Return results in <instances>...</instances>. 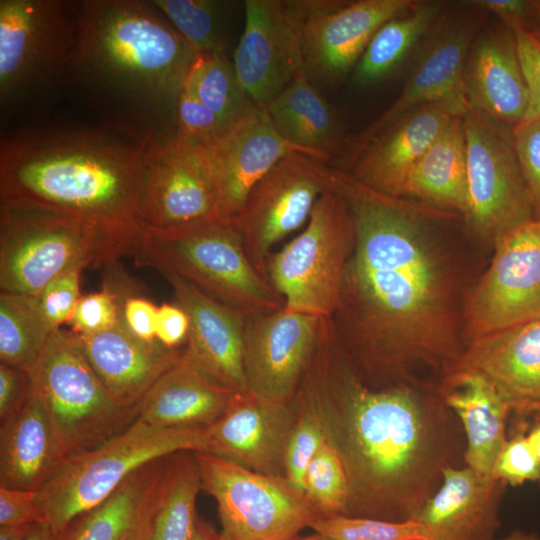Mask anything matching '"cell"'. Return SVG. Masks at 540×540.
<instances>
[{
    "instance_id": "obj_1",
    "label": "cell",
    "mask_w": 540,
    "mask_h": 540,
    "mask_svg": "<svg viewBox=\"0 0 540 540\" xmlns=\"http://www.w3.org/2000/svg\"><path fill=\"white\" fill-rule=\"evenodd\" d=\"M335 172L355 228L339 305L330 318L341 352L382 375L415 361L447 363L450 370L462 353L447 279L423 222L400 198Z\"/></svg>"
},
{
    "instance_id": "obj_2",
    "label": "cell",
    "mask_w": 540,
    "mask_h": 540,
    "mask_svg": "<svg viewBox=\"0 0 540 540\" xmlns=\"http://www.w3.org/2000/svg\"><path fill=\"white\" fill-rule=\"evenodd\" d=\"M324 322L303 380L349 484L346 516L406 521L439 488L448 464L447 413L407 386L375 390L351 370Z\"/></svg>"
},
{
    "instance_id": "obj_3",
    "label": "cell",
    "mask_w": 540,
    "mask_h": 540,
    "mask_svg": "<svg viewBox=\"0 0 540 540\" xmlns=\"http://www.w3.org/2000/svg\"><path fill=\"white\" fill-rule=\"evenodd\" d=\"M146 138L131 131L48 130L1 141L0 201L48 209L136 236Z\"/></svg>"
},
{
    "instance_id": "obj_4",
    "label": "cell",
    "mask_w": 540,
    "mask_h": 540,
    "mask_svg": "<svg viewBox=\"0 0 540 540\" xmlns=\"http://www.w3.org/2000/svg\"><path fill=\"white\" fill-rule=\"evenodd\" d=\"M197 55L152 1L86 0L61 80L129 112H175Z\"/></svg>"
},
{
    "instance_id": "obj_5",
    "label": "cell",
    "mask_w": 540,
    "mask_h": 540,
    "mask_svg": "<svg viewBox=\"0 0 540 540\" xmlns=\"http://www.w3.org/2000/svg\"><path fill=\"white\" fill-rule=\"evenodd\" d=\"M137 266L174 274L245 314L284 307L252 265L237 226L219 217L169 228L141 223L132 254Z\"/></svg>"
},
{
    "instance_id": "obj_6",
    "label": "cell",
    "mask_w": 540,
    "mask_h": 540,
    "mask_svg": "<svg viewBox=\"0 0 540 540\" xmlns=\"http://www.w3.org/2000/svg\"><path fill=\"white\" fill-rule=\"evenodd\" d=\"M137 236L37 206L0 201V290L37 296L66 272L132 254Z\"/></svg>"
},
{
    "instance_id": "obj_7",
    "label": "cell",
    "mask_w": 540,
    "mask_h": 540,
    "mask_svg": "<svg viewBox=\"0 0 540 540\" xmlns=\"http://www.w3.org/2000/svg\"><path fill=\"white\" fill-rule=\"evenodd\" d=\"M206 428H160L136 420L90 450L63 459L36 490L44 520L62 535L79 515L108 498L145 464L180 451L204 452Z\"/></svg>"
},
{
    "instance_id": "obj_8",
    "label": "cell",
    "mask_w": 540,
    "mask_h": 540,
    "mask_svg": "<svg viewBox=\"0 0 540 540\" xmlns=\"http://www.w3.org/2000/svg\"><path fill=\"white\" fill-rule=\"evenodd\" d=\"M28 373L65 458L103 444L137 420L138 406L112 396L72 332L56 329Z\"/></svg>"
},
{
    "instance_id": "obj_9",
    "label": "cell",
    "mask_w": 540,
    "mask_h": 540,
    "mask_svg": "<svg viewBox=\"0 0 540 540\" xmlns=\"http://www.w3.org/2000/svg\"><path fill=\"white\" fill-rule=\"evenodd\" d=\"M354 242L352 213L334 185L318 199L302 233L267 260L269 283L284 307L331 318Z\"/></svg>"
},
{
    "instance_id": "obj_10",
    "label": "cell",
    "mask_w": 540,
    "mask_h": 540,
    "mask_svg": "<svg viewBox=\"0 0 540 540\" xmlns=\"http://www.w3.org/2000/svg\"><path fill=\"white\" fill-rule=\"evenodd\" d=\"M202 489L216 501L222 540H295L318 516L284 476L195 452Z\"/></svg>"
},
{
    "instance_id": "obj_11",
    "label": "cell",
    "mask_w": 540,
    "mask_h": 540,
    "mask_svg": "<svg viewBox=\"0 0 540 540\" xmlns=\"http://www.w3.org/2000/svg\"><path fill=\"white\" fill-rule=\"evenodd\" d=\"M78 33V2L0 1V95L6 104L61 79Z\"/></svg>"
},
{
    "instance_id": "obj_12",
    "label": "cell",
    "mask_w": 540,
    "mask_h": 540,
    "mask_svg": "<svg viewBox=\"0 0 540 540\" xmlns=\"http://www.w3.org/2000/svg\"><path fill=\"white\" fill-rule=\"evenodd\" d=\"M462 119L468 191L465 217L472 229L495 243L534 218L513 129L470 109Z\"/></svg>"
},
{
    "instance_id": "obj_13",
    "label": "cell",
    "mask_w": 540,
    "mask_h": 540,
    "mask_svg": "<svg viewBox=\"0 0 540 540\" xmlns=\"http://www.w3.org/2000/svg\"><path fill=\"white\" fill-rule=\"evenodd\" d=\"M335 185V169L314 157H283L252 188L231 220L241 233L245 252L267 280V260L275 243L309 220L318 199Z\"/></svg>"
},
{
    "instance_id": "obj_14",
    "label": "cell",
    "mask_w": 540,
    "mask_h": 540,
    "mask_svg": "<svg viewBox=\"0 0 540 540\" xmlns=\"http://www.w3.org/2000/svg\"><path fill=\"white\" fill-rule=\"evenodd\" d=\"M466 305L470 341L540 317V218L500 237Z\"/></svg>"
},
{
    "instance_id": "obj_15",
    "label": "cell",
    "mask_w": 540,
    "mask_h": 540,
    "mask_svg": "<svg viewBox=\"0 0 540 540\" xmlns=\"http://www.w3.org/2000/svg\"><path fill=\"white\" fill-rule=\"evenodd\" d=\"M136 214L154 228L218 217L214 184L199 147L173 135L146 137Z\"/></svg>"
},
{
    "instance_id": "obj_16",
    "label": "cell",
    "mask_w": 540,
    "mask_h": 540,
    "mask_svg": "<svg viewBox=\"0 0 540 540\" xmlns=\"http://www.w3.org/2000/svg\"><path fill=\"white\" fill-rule=\"evenodd\" d=\"M412 0H298L304 69L308 77L336 80L356 66L378 29L410 10Z\"/></svg>"
},
{
    "instance_id": "obj_17",
    "label": "cell",
    "mask_w": 540,
    "mask_h": 540,
    "mask_svg": "<svg viewBox=\"0 0 540 540\" xmlns=\"http://www.w3.org/2000/svg\"><path fill=\"white\" fill-rule=\"evenodd\" d=\"M322 318L286 309L246 314L243 364L248 390L293 400L313 358Z\"/></svg>"
},
{
    "instance_id": "obj_18",
    "label": "cell",
    "mask_w": 540,
    "mask_h": 540,
    "mask_svg": "<svg viewBox=\"0 0 540 540\" xmlns=\"http://www.w3.org/2000/svg\"><path fill=\"white\" fill-rule=\"evenodd\" d=\"M232 64L242 89L260 106L305 71L293 1H245V26Z\"/></svg>"
},
{
    "instance_id": "obj_19",
    "label": "cell",
    "mask_w": 540,
    "mask_h": 540,
    "mask_svg": "<svg viewBox=\"0 0 540 540\" xmlns=\"http://www.w3.org/2000/svg\"><path fill=\"white\" fill-rule=\"evenodd\" d=\"M481 20L462 16L438 23L399 97L362 133L348 141L344 155L354 159L377 134L419 106L446 103L466 114L469 105L465 63Z\"/></svg>"
},
{
    "instance_id": "obj_20",
    "label": "cell",
    "mask_w": 540,
    "mask_h": 540,
    "mask_svg": "<svg viewBox=\"0 0 540 540\" xmlns=\"http://www.w3.org/2000/svg\"><path fill=\"white\" fill-rule=\"evenodd\" d=\"M197 147L210 172L217 214L222 219L238 215L252 188L283 157L292 153L311 156L283 138L264 107L257 104L210 143Z\"/></svg>"
},
{
    "instance_id": "obj_21",
    "label": "cell",
    "mask_w": 540,
    "mask_h": 540,
    "mask_svg": "<svg viewBox=\"0 0 540 540\" xmlns=\"http://www.w3.org/2000/svg\"><path fill=\"white\" fill-rule=\"evenodd\" d=\"M296 414L294 398L279 402L249 390L235 393L222 415L205 429L203 453L257 473L284 476L285 451Z\"/></svg>"
},
{
    "instance_id": "obj_22",
    "label": "cell",
    "mask_w": 540,
    "mask_h": 540,
    "mask_svg": "<svg viewBox=\"0 0 540 540\" xmlns=\"http://www.w3.org/2000/svg\"><path fill=\"white\" fill-rule=\"evenodd\" d=\"M189 318L184 356L235 393L248 391L243 364L246 314L174 274H163Z\"/></svg>"
},
{
    "instance_id": "obj_23",
    "label": "cell",
    "mask_w": 540,
    "mask_h": 540,
    "mask_svg": "<svg viewBox=\"0 0 540 540\" xmlns=\"http://www.w3.org/2000/svg\"><path fill=\"white\" fill-rule=\"evenodd\" d=\"M455 116L463 115L446 103L409 111L355 156L353 171L348 174L370 189L401 199L409 175Z\"/></svg>"
},
{
    "instance_id": "obj_24",
    "label": "cell",
    "mask_w": 540,
    "mask_h": 540,
    "mask_svg": "<svg viewBox=\"0 0 540 540\" xmlns=\"http://www.w3.org/2000/svg\"><path fill=\"white\" fill-rule=\"evenodd\" d=\"M469 109L511 129L525 118L529 97L514 35L484 28L475 36L465 63Z\"/></svg>"
},
{
    "instance_id": "obj_25",
    "label": "cell",
    "mask_w": 540,
    "mask_h": 540,
    "mask_svg": "<svg viewBox=\"0 0 540 540\" xmlns=\"http://www.w3.org/2000/svg\"><path fill=\"white\" fill-rule=\"evenodd\" d=\"M506 485L468 466L445 467L439 488L413 519L431 540H495Z\"/></svg>"
},
{
    "instance_id": "obj_26",
    "label": "cell",
    "mask_w": 540,
    "mask_h": 540,
    "mask_svg": "<svg viewBox=\"0 0 540 540\" xmlns=\"http://www.w3.org/2000/svg\"><path fill=\"white\" fill-rule=\"evenodd\" d=\"M455 366L490 379L511 410H540V317L471 340Z\"/></svg>"
},
{
    "instance_id": "obj_27",
    "label": "cell",
    "mask_w": 540,
    "mask_h": 540,
    "mask_svg": "<svg viewBox=\"0 0 540 540\" xmlns=\"http://www.w3.org/2000/svg\"><path fill=\"white\" fill-rule=\"evenodd\" d=\"M76 337L112 396L128 407H137L148 390L183 353L181 349H168L158 342L136 338L121 319L111 329Z\"/></svg>"
},
{
    "instance_id": "obj_28",
    "label": "cell",
    "mask_w": 540,
    "mask_h": 540,
    "mask_svg": "<svg viewBox=\"0 0 540 540\" xmlns=\"http://www.w3.org/2000/svg\"><path fill=\"white\" fill-rule=\"evenodd\" d=\"M440 397L462 423L466 435V466L491 476L506 442V422L512 411L493 382L483 373L454 366L447 371Z\"/></svg>"
},
{
    "instance_id": "obj_29",
    "label": "cell",
    "mask_w": 540,
    "mask_h": 540,
    "mask_svg": "<svg viewBox=\"0 0 540 540\" xmlns=\"http://www.w3.org/2000/svg\"><path fill=\"white\" fill-rule=\"evenodd\" d=\"M234 394L182 353L140 401L137 420L160 428H207Z\"/></svg>"
},
{
    "instance_id": "obj_30",
    "label": "cell",
    "mask_w": 540,
    "mask_h": 540,
    "mask_svg": "<svg viewBox=\"0 0 540 540\" xmlns=\"http://www.w3.org/2000/svg\"><path fill=\"white\" fill-rule=\"evenodd\" d=\"M164 459L145 464L108 498L76 517L62 540H149Z\"/></svg>"
},
{
    "instance_id": "obj_31",
    "label": "cell",
    "mask_w": 540,
    "mask_h": 540,
    "mask_svg": "<svg viewBox=\"0 0 540 540\" xmlns=\"http://www.w3.org/2000/svg\"><path fill=\"white\" fill-rule=\"evenodd\" d=\"M64 458L32 382L22 409L0 424V486L36 491Z\"/></svg>"
},
{
    "instance_id": "obj_32",
    "label": "cell",
    "mask_w": 540,
    "mask_h": 540,
    "mask_svg": "<svg viewBox=\"0 0 540 540\" xmlns=\"http://www.w3.org/2000/svg\"><path fill=\"white\" fill-rule=\"evenodd\" d=\"M263 107L277 132L312 157L327 162L344 154L348 140L339 116L305 71Z\"/></svg>"
},
{
    "instance_id": "obj_33",
    "label": "cell",
    "mask_w": 540,
    "mask_h": 540,
    "mask_svg": "<svg viewBox=\"0 0 540 540\" xmlns=\"http://www.w3.org/2000/svg\"><path fill=\"white\" fill-rule=\"evenodd\" d=\"M411 196L464 216L468 205L466 141L462 116H455L420 159L404 186Z\"/></svg>"
},
{
    "instance_id": "obj_34",
    "label": "cell",
    "mask_w": 540,
    "mask_h": 540,
    "mask_svg": "<svg viewBox=\"0 0 540 540\" xmlns=\"http://www.w3.org/2000/svg\"><path fill=\"white\" fill-rule=\"evenodd\" d=\"M443 4L417 2L410 10L384 23L355 66L353 82L368 86L392 73L439 20Z\"/></svg>"
},
{
    "instance_id": "obj_35",
    "label": "cell",
    "mask_w": 540,
    "mask_h": 540,
    "mask_svg": "<svg viewBox=\"0 0 540 540\" xmlns=\"http://www.w3.org/2000/svg\"><path fill=\"white\" fill-rule=\"evenodd\" d=\"M201 489L195 452L166 456L149 540H189L198 519L196 499Z\"/></svg>"
},
{
    "instance_id": "obj_36",
    "label": "cell",
    "mask_w": 540,
    "mask_h": 540,
    "mask_svg": "<svg viewBox=\"0 0 540 540\" xmlns=\"http://www.w3.org/2000/svg\"><path fill=\"white\" fill-rule=\"evenodd\" d=\"M55 330L36 296L0 292V363L29 372Z\"/></svg>"
},
{
    "instance_id": "obj_37",
    "label": "cell",
    "mask_w": 540,
    "mask_h": 540,
    "mask_svg": "<svg viewBox=\"0 0 540 540\" xmlns=\"http://www.w3.org/2000/svg\"><path fill=\"white\" fill-rule=\"evenodd\" d=\"M225 130L255 103L242 89L225 53L198 54L185 81Z\"/></svg>"
},
{
    "instance_id": "obj_38",
    "label": "cell",
    "mask_w": 540,
    "mask_h": 540,
    "mask_svg": "<svg viewBox=\"0 0 540 540\" xmlns=\"http://www.w3.org/2000/svg\"><path fill=\"white\" fill-rule=\"evenodd\" d=\"M177 32L197 54L224 53L225 2L214 0H154Z\"/></svg>"
},
{
    "instance_id": "obj_39",
    "label": "cell",
    "mask_w": 540,
    "mask_h": 540,
    "mask_svg": "<svg viewBox=\"0 0 540 540\" xmlns=\"http://www.w3.org/2000/svg\"><path fill=\"white\" fill-rule=\"evenodd\" d=\"M303 494L318 516L347 514L348 478L337 450L327 439L306 468Z\"/></svg>"
},
{
    "instance_id": "obj_40",
    "label": "cell",
    "mask_w": 540,
    "mask_h": 540,
    "mask_svg": "<svg viewBox=\"0 0 540 540\" xmlns=\"http://www.w3.org/2000/svg\"><path fill=\"white\" fill-rule=\"evenodd\" d=\"M294 401L297 414L286 446L284 477L303 494L306 468L326 440V433L313 395L303 378Z\"/></svg>"
},
{
    "instance_id": "obj_41",
    "label": "cell",
    "mask_w": 540,
    "mask_h": 540,
    "mask_svg": "<svg viewBox=\"0 0 540 540\" xmlns=\"http://www.w3.org/2000/svg\"><path fill=\"white\" fill-rule=\"evenodd\" d=\"M310 527L332 540H431L420 522L386 521L346 515L317 516Z\"/></svg>"
},
{
    "instance_id": "obj_42",
    "label": "cell",
    "mask_w": 540,
    "mask_h": 540,
    "mask_svg": "<svg viewBox=\"0 0 540 540\" xmlns=\"http://www.w3.org/2000/svg\"><path fill=\"white\" fill-rule=\"evenodd\" d=\"M120 315L119 288L111 275L101 291L81 296L68 324L75 335H93L117 325Z\"/></svg>"
},
{
    "instance_id": "obj_43",
    "label": "cell",
    "mask_w": 540,
    "mask_h": 540,
    "mask_svg": "<svg viewBox=\"0 0 540 540\" xmlns=\"http://www.w3.org/2000/svg\"><path fill=\"white\" fill-rule=\"evenodd\" d=\"M223 130L214 113L184 83L174 112V138L197 147L210 143Z\"/></svg>"
},
{
    "instance_id": "obj_44",
    "label": "cell",
    "mask_w": 540,
    "mask_h": 540,
    "mask_svg": "<svg viewBox=\"0 0 540 540\" xmlns=\"http://www.w3.org/2000/svg\"><path fill=\"white\" fill-rule=\"evenodd\" d=\"M491 476L512 486L540 480V460L531 450L524 434L518 433L506 440Z\"/></svg>"
},
{
    "instance_id": "obj_45",
    "label": "cell",
    "mask_w": 540,
    "mask_h": 540,
    "mask_svg": "<svg viewBox=\"0 0 540 540\" xmlns=\"http://www.w3.org/2000/svg\"><path fill=\"white\" fill-rule=\"evenodd\" d=\"M513 136L534 218H540V119L521 122L513 129Z\"/></svg>"
},
{
    "instance_id": "obj_46",
    "label": "cell",
    "mask_w": 540,
    "mask_h": 540,
    "mask_svg": "<svg viewBox=\"0 0 540 540\" xmlns=\"http://www.w3.org/2000/svg\"><path fill=\"white\" fill-rule=\"evenodd\" d=\"M81 272L76 269L56 277L36 296L43 314L54 329L69 323L73 316L81 298Z\"/></svg>"
},
{
    "instance_id": "obj_47",
    "label": "cell",
    "mask_w": 540,
    "mask_h": 540,
    "mask_svg": "<svg viewBox=\"0 0 540 540\" xmlns=\"http://www.w3.org/2000/svg\"><path fill=\"white\" fill-rule=\"evenodd\" d=\"M511 31L529 97L523 121L540 119V39L528 26H520Z\"/></svg>"
},
{
    "instance_id": "obj_48",
    "label": "cell",
    "mask_w": 540,
    "mask_h": 540,
    "mask_svg": "<svg viewBox=\"0 0 540 540\" xmlns=\"http://www.w3.org/2000/svg\"><path fill=\"white\" fill-rule=\"evenodd\" d=\"M125 284L123 281H117L122 324L136 338L145 342H157L158 306L144 296L132 292L129 288H124Z\"/></svg>"
},
{
    "instance_id": "obj_49",
    "label": "cell",
    "mask_w": 540,
    "mask_h": 540,
    "mask_svg": "<svg viewBox=\"0 0 540 540\" xmlns=\"http://www.w3.org/2000/svg\"><path fill=\"white\" fill-rule=\"evenodd\" d=\"M45 522L36 491L0 486V525Z\"/></svg>"
},
{
    "instance_id": "obj_50",
    "label": "cell",
    "mask_w": 540,
    "mask_h": 540,
    "mask_svg": "<svg viewBox=\"0 0 540 540\" xmlns=\"http://www.w3.org/2000/svg\"><path fill=\"white\" fill-rule=\"evenodd\" d=\"M31 386L32 380L27 371L0 363V424L22 409Z\"/></svg>"
},
{
    "instance_id": "obj_51",
    "label": "cell",
    "mask_w": 540,
    "mask_h": 540,
    "mask_svg": "<svg viewBox=\"0 0 540 540\" xmlns=\"http://www.w3.org/2000/svg\"><path fill=\"white\" fill-rule=\"evenodd\" d=\"M189 334V318L178 304L163 303L158 306L156 340L168 349H179L186 344Z\"/></svg>"
},
{
    "instance_id": "obj_52",
    "label": "cell",
    "mask_w": 540,
    "mask_h": 540,
    "mask_svg": "<svg viewBox=\"0 0 540 540\" xmlns=\"http://www.w3.org/2000/svg\"><path fill=\"white\" fill-rule=\"evenodd\" d=\"M470 5L485 12H491L502 20L510 30L527 26L531 13L534 14L533 1L524 0H476Z\"/></svg>"
},
{
    "instance_id": "obj_53",
    "label": "cell",
    "mask_w": 540,
    "mask_h": 540,
    "mask_svg": "<svg viewBox=\"0 0 540 540\" xmlns=\"http://www.w3.org/2000/svg\"><path fill=\"white\" fill-rule=\"evenodd\" d=\"M32 526L33 524L0 525V540H26Z\"/></svg>"
},
{
    "instance_id": "obj_54",
    "label": "cell",
    "mask_w": 540,
    "mask_h": 540,
    "mask_svg": "<svg viewBox=\"0 0 540 540\" xmlns=\"http://www.w3.org/2000/svg\"><path fill=\"white\" fill-rule=\"evenodd\" d=\"M26 540H62V535L57 534L47 522L33 524Z\"/></svg>"
},
{
    "instance_id": "obj_55",
    "label": "cell",
    "mask_w": 540,
    "mask_h": 540,
    "mask_svg": "<svg viewBox=\"0 0 540 540\" xmlns=\"http://www.w3.org/2000/svg\"><path fill=\"white\" fill-rule=\"evenodd\" d=\"M189 540H222L204 521L197 519Z\"/></svg>"
},
{
    "instance_id": "obj_56",
    "label": "cell",
    "mask_w": 540,
    "mask_h": 540,
    "mask_svg": "<svg viewBox=\"0 0 540 540\" xmlns=\"http://www.w3.org/2000/svg\"><path fill=\"white\" fill-rule=\"evenodd\" d=\"M526 439L531 450L536 455V457L540 460V423L535 425L530 430V432L526 436Z\"/></svg>"
},
{
    "instance_id": "obj_57",
    "label": "cell",
    "mask_w": 540,
    "mask_h": 540,
    "mask_svg": "<svg viewBox=\"0 0 540 540\" xmlns=\"http://www.w3.org/2000/svg\"><path fill=\"white\" fill-rule=\"evenodd\" d=\"M500 540H540V535L532 531L515 529Z\"/></svg>"
},
{
    "instance_id": "obj_58",
    "label": "cell",
    "mask_w": 540,
    "mask_h": 540,
    "mask_svg": "<svg viewBox=\"0 0 540 540\" xmlns=\"http://www.w3.org/2000/svg\"><path fill=\"white\" fill-rule=\"evenodd\" d=\"M533 7H534V14L537 16L539 21L535 27L530 28V29L540 39V1H533Z\"/></svg>"
},
{
    "instance_id": "obj_59",
    "label": "cell",
    "mask_w": 540,
    "mask_h": 540,
    "mask_svg": "<svg viewBox=\"0 0 540 540\" xmlns=\"http://www.w3.org/2000/svg\"><path fill=\"white\" fill-rule=\"evenodd\" d=\"M295 540H332L320 533L315 532L312 535L304 536V537H297Z\"/></svg>"
}]
</instances>
